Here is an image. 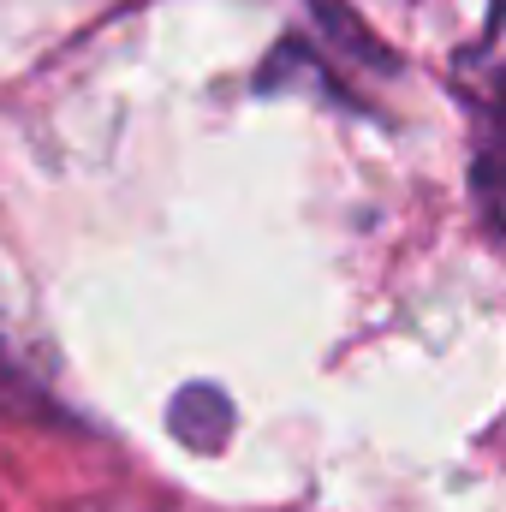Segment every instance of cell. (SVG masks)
<instances>
[{"label":"cell","mask_w":506,"mask_h":512,"mask_svg":"<svg viewBox=\"0 0 506 512\" xmlns=\"http://www.w3.org/2000/svg\"><path fill=\"white\" fill-rule=\"evenodd\" d=\"M459 78H465V90H471L483 108L506 114V0H495L483 36H477L471 54L459 60Z\"/></svg>","instance_id":"cell-1"},{"label":"cell","mask_w":506,"mask_h":512,"mask_svg":"<svg viewBox=\"0 0 506 512\" xmlns=\"http://www.w3.org/2000/svg\"><path fill=\"white\" fill-rule=\"evenodd\" d=\"M483 203H489V221L501 227V239H506V137L483 161Z\"/></svg>","instance_id":"cell-2"}]
</instances>
